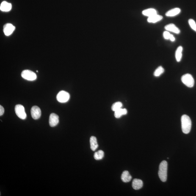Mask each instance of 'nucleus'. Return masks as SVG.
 I'll return each mask as SVG.
<instances>
[{"label":"nucleus","instance_id":"1","mask_svg":"<svg viewBox=\"0 0 196 196\" xmlns=\"http://www.w3.org/2000/svg\"><path fill=\"white\" fill-rule=\"evenodd\" d=\"M182 129L185 134H188L190 132L191 128V121L190 118L187 115H183L181 118Z\"/></svg>","mask_w":196,"mask_h":196},{"label":"nucleus","instance_id":"2","mask_svg":"<svg viewBox=\"0 0 196 196\" xmlns=\"http://www.w3.org/2000/svg\"><path fill=\"white\" fill-rule=\"evenodd\" d=\"M167 161H163L159 166L158 176L161 181L165 182L167 179Z\"/></svg>","mask_w":196,"mask_h":196},{"label":"nucleus","instance_id":"3","mask_svg":"<svg viewBox=\"0 0 196 196\" xmlns=\"http://www.w3.org/2000/svg\"><path fill=\"white\" fill-rule=\"evenodd\" d=\"M182 82L189 88H192L194 85V80L192 75L187 73L183 75L181 78Z\"/></svg>","mask_w":196,"mask_h":196},{"label":"nucleus","instance_id":"4","mask_svg":"<svg viewBox=\"0 0 196 196\" xmlns=\"http://www.w3.org/2000/svg\"><path fill=\"white\" fill-rule=\"evenodd\" d=\"M21 76L29 81H34L37 79V76L34 72L29 70H25L22 72Z\"/></svg>","mask_w":196,"mask_h":196},{"label":"nucleus","instance_id":"5","mask_svg":"<svg viewBox=\"0 0 196 196\" xmlns=\"http://www.w3.org/2000/svg\"><path fill=\"white\" fill-rule=\"evenodd\" d=\"M56 98L59 102L65 103L68 101L70 98V95L65 91H61L58 93Z\"/></svg>","mask_w":196,"mask_h":196},{"label":"nucleus","instance_id":"6","mask_svg":"<svg viewBox=\"0 0 196 196\" xmlns=\"http://www.w3.org/2000/svg\"><path fill=\"white\" fill-rule=\"evenodd\" d=\"M15 112L17 116L20 119L24 120L26 118L27 115L25 112L24 108L22 105H16L15 107Z\"/></svg>","mask_w":196,"mask_h":196},{"label":"nucleus","instance_id":"7","mask_svg":"<svg viewBox=\"0 0 196 196\" xmlns=\"http://www.w3.org/2000/svg\"><path fill=\"white\" fill-rule=\"evenodd\" d=\"M15 29V27L11 23H7L4 26L3 31L5 35L9 36L12 34Z\"/></svg>","mask_w":196,"mask_h":196},{"label":"nucleus","instance_id":"8","mask_svg":"<svg viewBox=\"0 0 196 196\" xmlns=\"http://www.w3.org/2000/svg\"><path fill=\"white\" fill-rule=\"evenodd\" d=\"M31 113L32 118L34 120L39 119L41 115V111L40 108L37 106H33L31 108Z\"/></svg>","mask_w":196,"mask_h":196},{"label":"nucleus","instance_id":"9","mask_svg":"<svg viewBox=\"0 0 196 196\" xmlns=\"http://www.w3.org/2000/svg\"><path fill=\"white\" fill-rule=\"evenodd\" d=\"M59 123V116L57 114L52 113L50 114L49 118V124L51 127L56 126Z\"/></svg>","mask_w":196,"mask_h":196},{"label":"nucleus","instance_id":"10","mask_svg":"<svg viewBox=\"0 0 196 196\" xmlns=\"http://www.w3.org/2000/svg\"><path fill=\"white\" fill-rule=\"evenodd\" d=\"M164 29L168 31H170L176 34H179L181 32L180 30L174 24L172 23L166 25Z\"/></svg>","mask_w":196,"mask_h":196},{"label":"nucleus","instance_id":"11","mask_svg":"<svg viewBox=\"0 0 196 196\" xmlns=\"http://www.w3.org/2000/svg\"><path fill=\"white\" fill-rule=\"evenodd\" d=\"M143 185V183L141 180L134 179L132 182V187L133 189L138 190L142 188Z\"/></svg>","mask_w":196,"mask_h":196},{"label":"nucleus","instance_id":"12","mask_svg":"<svg viewBox=\"0 0 196 196\" xmlns=\"http://www.w3.org/2000/svg\"><path fill=\"white\" fill-rule=\"evenodd\" d=\"M163 18L162 16L157 14L148 17L147 20L149 23H155L160 21L163 19Z\"/></svg>","mask_w":196,"mask_h":196},{"label":"nucleus","instance_id":"13","mask_svg":"<svg viewBox=\"0 0 196 196\" xmlns=\"http://www.w3.org/2000/svg\"><path fill=\"white\" fill-rule=\"evenodd\" d=\"M11 4L6 1H3L1 3V6H0V9L2 11H9L11 10Z\"/></svg>","mask_w":196,"mask_h":196},{"label":"nucleus","instance_id":"14","mask_svg":"<svg viewBox=\"0 0 196 196\" xmlns=\"http://www.w3.org/2000/svg\"><path fill=\"white\" fill-rule=\"evenodd\" d=\"M181 12V9L179 8H175L168 11L165 15L168 17H174L178 15Z\"/></svg>","mask_w":196,"mask_h":196},{"label":"nucleus","instance_id":"15","mask_svg":"<svg viewBox=\"0 0 196 196\" xmlns=\"http://www.w3.org/2000/svg\"><path fill=\"white\" fill-rule=\"evenodd\" d=\"M142 14L145 16L149 17L152 16L157 14V12L154 9H149L144 10L142 12Z\"/></svg>","mask_w":196,"mask_h":196},{"label":"nucleus","instance_id":"16","mask_svg":"<svg viewBox=\"0 0 196 196\" xmlns=\"http://www.w3.org/2000/svg\"><path fill=\"white\" fill-rule=\"evenodd\" d=\"M121 179L124 182L127 183L131 181L132 177L128 171H125L122 173Z\"/></svg>","mask_w":196,"mask_h":196},{"label":"nucleus","instance_id":"17","mask_svg":"<svg viewBox=\"0 0 196 196\" xmlns=\"http://www.w3.org/2000/svg\"><path fill=\"white\" fill-rule=\"evenodd\" d=\"M90 148L92 150L94 151L98 147V142L95 136H92L90 139Z\"/></svg>","mask_w":196,"mask_h":196},{"label":"nucleus","instance_id":"18","mask_svg":"<svg viewBox=\"0 0 196 196\" xmlns=\"http://www.w3.org/2000/svg\"><path fill=\"white\" fill-rule=\"evenodd\" d=\"M183 48L181 46L178 47L175 52V56L177 62H179L181 61Z\"/></svg>","mask_w":196,"mask_h":196},{"label":"nucleus","instance_id":"19","mask_svg":"<svg viewBox=\"0 0 196 196\" xmlns=\"http://www.w3.org/2000/svg\"><path fill=\"white\" fill-rule=\"evenodd\" d=\"M127 110L126 109H121L114 112V116L116 118H119L122 116L126 115L127 113Z\"/></svg>","mask_w":196,"mask_h":196},{"label":"nucleus","instance_id":"20","mask_svg":"<svg viewBox=\"0 0 196 196\" xmlns=\"http://www.w3.org/2000/svg\"><path fill=\"white\" fill-rule=\"evenodd\" d=\"M104 157V152L102 150H99L95 152L94 155V158L96 160H99L102 159Z\"/></svg>","mask_w":196,"mask_h":196},{"label":"nucleus","instance_id":"21","mask_svg":"<svg viewBox=\"0 0 196 196\" xmlns=\"http://www.w3.org/2000/svg\"><path fill=\"white\" fill-rule=\"evenodd\" d=\"M164 69L162 66H159L155 70L154 75L155 76L159 77L164 73Z\"/></svg>","mask_w":196,"mask_h":196},{"label":"nucleus","instance_id":"22","mask_svg":"<svg viewBox=\"0 0 196 196\" xmlns=\"http://www.w3.org/2000/svg\"><path fill=\"white\" fill-rule=\"evenodd\" d=\"M123 104L120 102H117L113 103L112 106V110L113 111H115L118 110L122 108Z\"/></svg>","mask_w":196,"mask_h":196},{"label":"nucleus","instance_id":"23","mask_svg":"<svg viewBox=\"0 0 196 196\" xmlns=\"http://www.w3.org/2000/svg\"><path fill=\"white\" fill-rule=\"evenodd\" d=\"M189 23L191 29L196 32V23L195 21L193 19H190L189 20Z\"/></svg>","mask_w":196,"mask_h":196},{"label":"nucleus","instance_id":"24","mask_svg":"<svg viewBox=\"0 0 196 196\" xmlns=\"http://www.w3.org/2000/svg\"><path fill=\"white\" fill-rule=\"evenodd\" d=\"M171 34L168 31H165L163 33V36L164 39L166 40H169Z\"/></svg>","mask_w":196,"mask_h":196},{"label":"nucleus","instance_id":"25","mask_svg":"<svg viewBox=\"0 0 196 196\" xmlns=\"http://www.w3.org/2000/svg\"><path fill=\"white\" fill-rule=\"evenodd\" d=\"M4 109L2 106H0V116H1L4 114Z\"/></svg>","mask_w":196,"mask_h":196},{"label":"nucleus","instance_id":"26","mask_svg":"<svg viewBox=\"0 0 196 196\" xmlns=\"http://www.w3.org/2000/svg\"><path fill=\"white\" fill-rule=\"evenodd\" d=\"M169 40H170L172 42H174L175 40V37H174L173 34H171L170 36V38H169Z\"/></svg>","mask_w":196,"mask_h":196}]
</instances>
